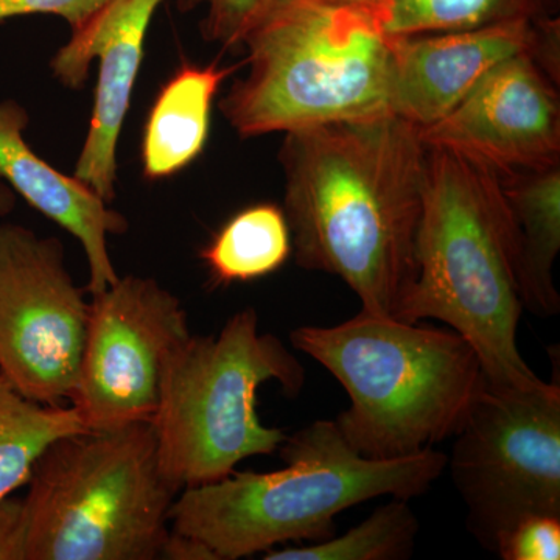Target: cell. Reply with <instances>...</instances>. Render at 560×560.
Segmentation results:
<instances>
[{"mask_svg": "<svg viewBox=\"0 0 560 560\" xmlns=\"http://www.w3.org/2000/svg\"><path fill=\"white\" fill-rule=\"evenodd\" d=\"M279 161L296 264L345 280L361 311L399 319L416 280L420 128L386 114L285 132Z\"/></svg>", "mask_w": 560, "mask_h": 560, "instance_id": "6da1fadb", "label": "cell"}, {"mask_svg": "<svg viewBox=\"0 0 560 560\" xmlns=\"http://www.w3.org/2000/svg\"><path fill=\"white\" fill-rule=\"evenodd\" d=\"M523 308L518 232L499 175L427 147L416 280L399 319L442 320L475 349L489 382L530 388L544 381L518 350Z\"/></svg>", "mask_w": 560, "mask_h": 560, "instance_id": "7a4b0ae2", "label": "cell"}, {"mask_svg": "<svg viewBox=\"0 0 560 560\" xmlns=\"http://www.w3.org/2000/svg\"><path fill=\"white\" fill-rule=\"evenodd\" d=\"M285 467L232 471L223 480L180 490L171 528L208 545L219 560L264 555L289 541L318 544L337 533L335 518L364 501H410L447 469V455L427 448L404 458L357 452L337 422L315 420L279 447Z\"/></svg>", "mask_w": 560, "mask_h": 560, "instance_id": "3957f363", "label": "cell"}, {"mask_svg": "<svg viewBox=\"0 0 560 560\" xmlns=\"http://www.w3.org/2000/svg\"><path fill=\"white\" fill-rule=\"evenodd\" d=\"M290 341L348 393L335 422L366 458H404L455 436L486 381L455 330L363 311L338 326L298 327Z\"/></svg>", "mask_w": 560, "mask_h": 560, "instance_id": "277c9868", "label": "cell"}, {"mask_svg": "<svg viewBox=\"0 0 560 560\" xmlns=\"http://www.w3.org/2000/svg\"><path fill=\"white\" fill-rule=\"evenodd\" d=\"M243 47L248 73L220 102L242 138L390 114V36L360 7L282 0Z\"/></svg>", "mask_w": 560, "mask_h": 560, "instance_id": "5b68a950", "label": "cell"}, {"mask_svg": "<svg viewBox=\"0 0 560 560\" xmlns=\"http://www.w3.org/2000/svg\"><path fill=\"white\" fill-rule=\"evenodd\" d=\"M25 486V560L160 559L180 492L150 422L60 438Z\"/></svg>", "mask_w": 560, "mask_h": 560, "instance_id": "8992f818", "label": "cell"}, {"mask_svg": "<svg viewBox=\"0 0 560 560\" xmlns=\"http://www.w3.org/2000/svg\"><path fill=\"white\" fill-rule=\"evenodd\" d=\"M294 397L305 370L276 335L260 334L256 308L232 315L217 335H190L172 350L150 423L161 469L184 490L223 480L242 460L272 455L285 431L257 412L265 383Z\"/></svg>", "mask_w": 560, "mask_h": 560, "instance_id": "52a82bcc", "label": "cell"}, {"mask_svg": "<svg viewBox=\"0 0 560 560\" xmlns=\"http://www.w3.org/2000/svg\"><path fill=\"white\" fill-rule=\"evenodd\" d=\"M447 456L467 526L495 551L501 536L533 515L560 517V386L485 381Z\"/></svg>", "mask_w": 560, "mask_h": 560, "instance_id": "ba28073f", "label": "cell"}, {"mask_svg": "<svg viewBox=\"0 0 560 560\" xmlns=\"http://www.w3.org/2000/svg\"><path fill=\"white\" fill-rule=\"evenodd\" d=\"M90 308L58 238L0 223V374L22 396L68 404Z\"/></svg>", "mask_w": 560, "mask_h": 560, "instance_id": "9c48e42d", "label": "cell"}, {"mask_svg": "<svg viewBox=\"0 0 560 560\" xmlns=\"http://www.w3.org/2000/svg\"><path fill=\"white\" fill-rule=\"evenodd\" d=\"M179 298L156 279L125 276L92 296L68 405L86 430L150 422L172 350L189 338Z\"/></svg>", "mask_w": 560, "mask_h": 560, "instance_id": "30bf717a", "label": "cell"}, {"mask_svg": "<svg viewBox=\"0 0 560 560\" xmlns=\"http://www.w3.org/2000/svg\"><path fill=\"white\" fill-rule=\"evenodd\" d=\"M427 147L452 151L497 175L560 164L559 84L521 54L501 61L436 124Z\"/></svg>", "mask_w": 560, "mask_h": 560, "instance_id": "8fae6325", "label": "cell"}, {"mask_svg": "<svg viewBox=\"0 0 560 560\" xmlns=\"http://www.w3.org/2000/svg\"><path fill=\"white\" fill-rule=\"evenodd\" d=\"M162 0H109L51 60L55 79L70 90L88 80L91 62L98 65L90 131L77 162L75 178L103 201L116 197L117 143L130 109L143 43Z\"/></svg>", "mask_w": 560, "mask_h": 560, "instance_id": "7c38bea8", "label": "cell"}, {"mask_svg": "<svg viewBox=\"0 0 560 560\" xmlns=\"http://www.w3.org/2000/svg\"><path fill=\"white\" fill-rule=\"evenodd\" d=\"M536 38L537 20L390 36V114L420 130L436 124L501 61L521 54L530 57Z\"/></svg>", "mask_w": 560, "mask_h": 560, "instance_id": "4fadbf2b", "label": "cell"}, {"mask_svg": "<svg viewBox=\"0 0 560 560\" xmlns=\"http://www.w3.org/2000/svg\"><path fill=\"white\" fill-rule=\"evenodd\" d=\"M27 125V110L20 103L0 102V179L81 243L90 267L86 290L91 296L101 294L119 279L108 237L127 232L128 221L86 184L40 160L25 142Z\"/></svg>", "mask_w": 560, "mask_h": 560, "instance_id": "5bb4252c", "label": "cell"}, {"mask_svg": "<svg viewBox=\"0 0 560 560\" xmlns=\"http://www.w3.org/2000/svg\"><path fill=\"white\" fill-rule=\"evenodd\" d=\"M238 66L184 65L162 86L142 139L143 176L171 178L197 160L208 142L210 113L221 84Z\"/></svg>", "mask_w": 560, "mask_h": 560, "instance_id": "9a60e30c", "label": "cell"}, {"mask_svg": "<svg viewBox=\"0 0 560 560\" xmlns=\"http://www.w3.org/2000/svg\"><path fill=\"white\" fill-rule=\"evenodd\" d=\"M499 178L518 232L523 305L544 318L559 315L560 164Z\"/></svg>", "mask_w": 560, "mask_h": 560, "instance_id": "2e32d148", "label": "cell"}, {"mask_svg": "<svg viewBox=\"0 0 560 560\" xmlns=\"http://www.w3.org/2000/svg\"><path fill=\"white\" fill-rule=\"evenodd\" d=\"M291 254L283 208L259 202L231 217L200 256L217 285H231L267 278L280 270Z\"/></svg>", "mask_w": 560, "mask_h": 560, "instance_id": "e0dca14e", "label": "cell"}, {"mask_svg": "<svg viewBox=\"0 0 560 560\" xmlns=\"http://www.w3.org/2000/svg\"><path fill=\"white\" fill-rule=\"evenodd\" d=\"M371 14L388 36L425 35L556 16L559 0H341Z\"/></svg>", "mask_w": 560, "mask_h": 560, "instance_id": "ac0fdd59", "label": "cell"}, {"mask_svg": "<svg viewBox=\"0 0 560 560\" xmlns=\"http://www.w3.org/2000/svg\"><path fill=\"white\" fill-rule=\"evenodd\" d=\"M80 431L86 429L70 405L27 399L0 374V499L27 485L50 444Z\"/></svg>", "mask_w": 560, "mask_h": 560, "instance_id": "d6986e66", "label": "cell"}, {"mask_svg": "<svg viewBox=\"0 0 560 560\" xmlns=\"http://www.w3.org/2000/svg\"><path fill=\"white\" fill-rule=\"evenodd\" d=\"M420 523L408 500L393 499L342 536L302 547L272 548L264 560H405L416 550Z\"/></svg>", "mask_w": 560, "mask_h": 560, "instance_id": "ffe728a7", "label": "cell"}, {"mask_svg": "<svg viewBox=\"0 0 560 560\" xmlns=\"http://www.w3.org/2000/svg\"><path fill=\"white\" fill-rule=\"evenodd\" d=\"M282 0H178L180 10L206 7L201 33L208 43L223 49L243 47L250 32L271 13Z\"/></svg>", "mask_w": 560, "mask_h": 560, "instance_id": "44dd1931", "label": "cell"}, {"mask_svg": "<svg viewBox=\"0 0 560 560\" xmlns=\"http://www.w3.org/2000/svg\"><path fill=\"white\" fill-rule=\"evenodd\" d=\"M495 552L504 560H559L560 517L533 515L523 518L500 537Z\"/></svg>", "mask_w": 560, "mask_h": 560, "instance_id": "7402d4cb", "label": "cell"}, {"mask_svg": "<svg viewBox=\"0 0 560 560\" xmlns=\"http://www.w3.org/2000/svg\"><path fill=\"white\" fill-rule=\"evenodd\" d=\"M109 0H0V22L31 14H51L68 21L77 31Z\"/></svg>", "mask_w": 560, "mask_h": 560, "instance_id": "603a6c76", "label": "cell"}, {"mask_svg": "<svg viewBox=\"0 0 560 560\" xmlns=\"http://www.w3.org/2000/svg\"><path fill=\"white\" fill-rule=\"evenodd\" d=\"M0 560H25L24 501L0 499Z\"/></svg>", "mask_w": 560, "mask_h": 560, "instance_id": "cb8c5ba5", "label": "cell"}, {"mask_svg": "<svg viewBox=\"0 0 560 560\" xmlns=\"http://www.w3.org/2000/svg\"><path fill=\"white\" fill-rule=\"evenodd\" d=\"M530 58L556 84H560V20L556 16L537 20V38Z\"/></svg>", "mask_w": 560, "mask_h": 560, "instance_id": "d4e9b609", "label": "cell"}, {"mask_svg": "<svg viewBox=\"0 0 560 560\" xmlns=\"http://www.w3.org/2000/svg\"><path fill=\"white\" fill-rule=\"evenodd\" d=\"M167 560H219L208 545L187 534L176 533L171 529L164 547H162L161 558Z\"/></svg>", "mask_w": 560, "mask_h": 560, "instance_id": "484cf974", "label": "cell"}, {"mask_svg": "<svg viewBox=\"0 0 560 560\" xmlns=\"http://www.w3.org/2000/svg\"><path fill=\"white\" fill-rule=\"evenodd\" d=\"M16 206V194L0 179V217L9 215Z\"/></svg>", "mask_w": 560, "mask_h": 560, "instance_id": "4316f807", "label": "cell"}]
</instances>
